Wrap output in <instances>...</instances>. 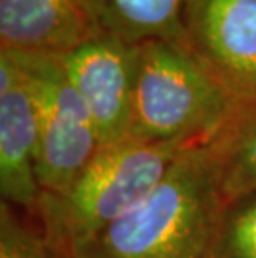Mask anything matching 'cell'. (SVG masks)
<instances>
[{"label": "cell", "mask_w": 256, "mask_h": 258, "mask_svg": "<svg viewBox=\"0 0 256 258\" xmlns=\"http://www.w3.org/2000/svg\"><path fill=\"white\" fill-rule=\"evenodd\" d=\"M187 48L238 102L256 100V0H183Z\"/></svg>", "instance_id": "5b68a950"}, {"label": "cell", "mask_w": 256, "mask_h": 258, "mask_svg": "<svg viewBox=\"0 0 256 258\" xmlns=\"http://www.w3.org/2000/svg\"><path fill=\"white\" fill-rule=\"evenodd\" d=\"M236 105V98L187 47L165 40L137 45L128 140L205 145Z\"/></svg>", "instance_id": "3957f363"}, {"label": "cell", "mask_w": 256, "mask_h": 258, "mask_svg": "<svg viewBox=\"0 0 256 258\" xmlns=\"http://www.w3.org/2000/svg\"><path fill=\"white\" fill-rule=\"evenodd\" d=\"M205 147L223 200L256 190V100L238 102Z\"/></svg>", "instance_id": "9c48e42d"}, {"label": "cell", "mask_w": 256, "mask_h": 258, "mask_svg": "<svg viewBox=\"0 0 256 258\" xmlns=\"http://www.w3.org/2000/svg\"><path fill=\"white\" fill-rule=\"evenodd\" d=\"M7 52L24 75L35 103L42 194H60L100 152L95 125L65 72L60 55Z\"/></svg>", "instance_id": "277c9868"}, {"label": "cell", "mask_w": 256, "mask_h": 258, "mask_svg": "<svg viewBox=\"0 0 256 258\" xmlns=\"http://www.w3.org/2000/svg\"><path fill=\"white\" fill-rule=\"evenodd\" d=\"M0 195L12 207L37 210L39 122L24 75L7 50L0 48Z\"/></svg>", "instance_id": "52a82bcc"}, {"label": "cell", "mask_w": 256, "mask_h": 258, "mask_svg": "<svg viewBox=\"0 0 256 258\" xmlns=\"http://www.w3.org/2000/svg\"><path fill=\"white\" fill-rule=\"evenodd\" d=\"M97 0H0V48L63 55L102 34Z\"/></svg>", "instance_id": "ba28073f"}, {"label": "cell", "mask_w": 256, "mask_h": 258, "mask_svg": "<svg viewBox=\"0 0 256 258\" xmlns=\"http://www.w3.org/2000/svg\"><path fill=\"white\" fill-rule=\"evenodd\" d=\"M205 145H190L143 199L72 258H205L223 207Z\"/></svg>", "instance_id": "6da1fadb"}, {"label": "cell", "mask_w": 256, "mask_h": 258, "mask_svg": "<svg viewBox=\"0 0 256 258\" xmlns=\"http://www.w3.org/2000/svg\"><path fill=\"white\" fill-rule=\"evenodd\" d=\"M205 258H256V190L223 202Z\"/></svg>", "instance_id": "8fae6325"}, {"label": "cell", "mask_w": 256, "mask_h": 258, "mask_svg": "<svg viewBox=\"0 0 256 258\" xmlns=\"http://www.w3.org/2000/svg\"><path fill=\"white\" fill-rule=\"evenodd\" d=\"M187 147L125 140L100 148L67 190L42 194L35 212L55 255L72 258L127 213L165 177Z\"/></svg>", "instance_id": "7a4b0ae2"}, {"label": "cell", "mask_w": 256, "mask_h": 258, "mask_svg": "<svg viewBox=\"0 0 256 258\" xmlns=\"http://www.w3.org/2000/svg\"><path fill=\"white\" fill-rule=\"evenodd\" d=\"M60 58L90 113L102 148L128 140L137 45L102 32Z\"/></svg>", "instance_id": "8992f818"}, {"label": "cell", "mask_w": 256, "mask_h": 258, "mask_svg": "<svg viewBox=\"0 0 256 258\" xmlns=\"http://www.w3.org/2000/svg\"><path fill=\"white\" fill-rule=\"evenodd\" d=\"M182 9L183 0H97L103 30L133 45L165 40L187 47Z\"/></svg>", "instance_id": "30bf717a"}, {"label": "cell", "mask_w": 256, "mask_h": 258, "mask_svg": "<svg viewBox=\"0 0 256 258\" xmlns=\"http://www.w3.org/2000/svg\"><path fill=\"white\" fill-rule=\"evenodd\" d=\"M0 258H58L42 228L22 220L10 203H0Z\"/></svg>", "instance_id": "7c38bea8"}]
</instances>
